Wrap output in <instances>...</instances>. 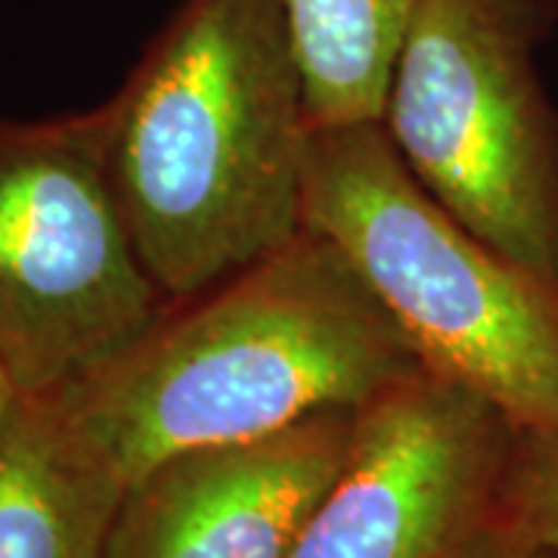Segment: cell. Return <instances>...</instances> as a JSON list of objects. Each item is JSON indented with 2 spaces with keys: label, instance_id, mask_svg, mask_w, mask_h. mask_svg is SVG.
Returning a JSON list of instances; mask_svg holds the SVG:
<instances>
[{
  "label": "cell",
  "instance_id": "2",
  "mask_svg": "<svg viewBox=\"0 0 558 558\" xmlns=\"http://www.w3.org/2000/svg\"><path fill=\"white\" fill-rule=\"evenodd\" d=\"M102 112L121 211L168 301L304 233L314 119L282 0H180Z\"/></svg>",
  "mask_w": 558,
  "mask_h": 558
},
{
  "label": "cell",
  "instance_id": "3",
  "mask_svg": "<svg viewBox=\"0 0 558 558\" xmlns=\"http://www.w3.org/2000/svg\"><path fill=\"white\" fill-rule=\"evenodd\" d=\"M304 230L351 260L425 373L558 432V289L444 211L379 121L314 128Z\"/></svg>",
  "mask_w": 558,
  "mask_h": 558
},
{
  "label": "cell",
  "instance_id": "5",
  "mask_svg": "<svg viewBox=\"0 0 558 558\" xmlns=\"http://www.w3.org/2000/svg\"><path fill=\"white\" fill-rule=\"evenodd\" d=\"M168 304L121 211L102 102L0 116V366L16 391L57 395Z\"/></svg>",
  "mask_w": 558,
  "mask_h": 558
},
{
  "label": "cell",
  "instance_id": "12",
  "mask_svg": "<svg viewBox=\"0 0 558 558\" xmlns=\"http://www.w3.org/2000/svg\"><path fill=\"white\" fill-rule=\"evenodd\" d=\"M20 398V391H16V385L10 381V376L3 373V366H0V432H3V422L10 416V410H13V403Z\"/></svg>",
  "mask_w": 558,
  "mask_h": 558
},
{
  "label": "cell",
  "instance_id": "4",
  "mask_svg": "<svg viewBox=\"0 0 558 558\" xmlns=\"http://www.w3.org/2000/svg\"><path fill=\"white\" fill-rule=\"evenodd\" d=\"M558 0H418L379 124L418 186L558 289V109L537 69Z\"/></svg>",
  "mask_w": 558,
  "mask_h": 558
},
{
  "label": "cell",
  "instance_id": "1",
  "mask_svg": "<svg viewBox=\"0 0 558 558\" xmlns=\"http://www.w3.org/2000/svg\"><path fill=\"white\" fill-rule=\"evenodd\" d=\"M422 363L351 260L314 230L50 395L72 435L131 487L165 459L360 410Z\"/></svg>",
  "mask_w": 558,
  "mask_h": 558
},
{
  "label": "cell",
  "instance_id": "6",
  "mask_svg": "<svg viewBox=\"0 0 558 558\" xmlns=\"http://www.w3.org/2000/svg\"><path fill=\"white\" fill-rule=\"evenodd\" d=\"M515 438L494 403L432 373L381 391L292 558H459L497 519Z\"/></svg>",
  "mask_w": 558,
  "mask_h": 558
},
{
  "label": "cell",
  "instance_id": "11",
  "mask_svg": "<svg viewBox=\"0 0 558 558\" xmlns=\"http://www.w3.org/2000/svg\"><path fill=\"white\" fill-rule=\"evenodd\" d=\"M459 558H558L556 549L519 537L499 519H494Z\"/></svg>",
  "mask_w": 558,
  "mask_h": 558
},
{
  "label": "cell",
  "instance_id": "9",
  "mask_svg": "<svg viewBox=\"0 0 558 558\" xmlns=\"http://www.w3.org/2000/svg\"><path fill=\"white\" fill-rule=\"evenodd\" d=\"M418 0H282L314 128L379 121Z\"/></svg>",
  "mask_w": 558,
  "mask_h": 558
},
{
  "label": "cell",
  "instance_id": "8",
  "mask_svg": "<svg viewBox=\"0 0 558 558\" xmlns=\"http://www.w3.org/2000/svg\"><path fill=\"white\" fill-rule=\"evenodd\" d=\"M121 497L50 400L16 398L0 432V558H106Z\"/></svg>",
  "mask_w": 558,
  "mask_h": 558
},
{
  "label": "cell",
  "instance_id": "7",
  "mask_svg": "<svg viewBox=\"0 0 558 558\" xmlns=\"http://www.w3.org/2000/svg\"><path fill=\"white\" fill-rule=\"evenodd\" d=\"M357 410L165 459L124 487L106 558H292L341 472Z\"/></svg>",
  "mask_w": 558,
  "mask_h": 558
},
{
  "label": "cell",
  "instance_id": "10",
  "mask_svg": "<svg viewBox=\"0 0 558 558\" xmlns=\"http://www.w3.org/2000/svg\"><path fill=\"white\" fill-rule=\"evenodd\" d=\"M497 519L519 537L558 553V432H519Z\"/></svg>",
  "mask_w": 558,
  "mask_h": 558
}]
</instances>
